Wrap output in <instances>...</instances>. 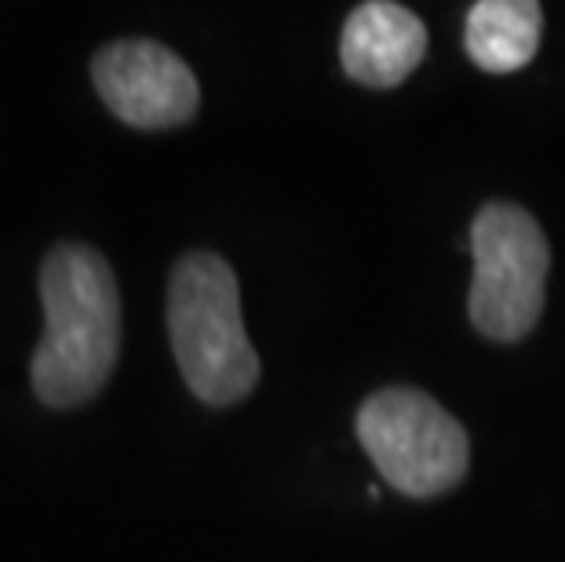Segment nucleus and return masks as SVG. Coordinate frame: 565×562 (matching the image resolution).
I'll return each mask as SVG.
<instances>
[{
  "label": "nucleus",
  "mask_w": 565,
  "mask_h": 562,
  "mask_svg": "<svg viewBox=\"0 0 565 562\" xmlns=\"http://www.w3.org/2000/svg\"><path fill=\"white\" fill-rule=\"evenodd\" d=\"M41 304L33 394L52 410H77L103 391L121 354V293L110 263L88 245H55L41 267Z\"/></svg>",
  "instance_id": "1"
},
{
  "label": "nucleus",
  "mask_w": 565,
  "mask_h": 562,
  "mask_svg": "<svg viewBox=\"0 0 565 562\" xmlns=\"http://www.w3.org/2000/svg\"><path fill=\"white\" fill-rule=\"evenodd\" d=\"M168 340L186 388L209 405H234L259 380V354L242 321L237 274L215 253H186L168 278Z\"/></svg>",
  "instance_id": "2"
},
{
  "label": "nucleus",
  "mask_w": 565,
  "mask_h": 562,
  "mask_svg": "<svg viewBox=\"0 0 565 562\" xmlns=\"http://www.w3.org/2000/svg\"><path fill=\"white\" fill-rule=\"evenodd\" d=\"M471 326L497 343L529 337L544 310L551 267V248L540 223L514 201H489L471 223Z\"/></svg>",
  "instance_id": "3"
},
{
  "label": "nucleus",
  "mask_w": 565,
  "mask_h": 562,
  "mask_svg": "<svg viewBox=\"0 0 565 562\" xmlns=\"http://www.w3.org/2000/svg\"><path fill=\"white\" fill-rule=\"evenodd\" d=\"M358 438L405 497H438L467 475L471 442L456 416L416 388L376 391L358 413Z\"/></svg>",
  "instance_id": "4"
},
{
  "label": "nucleus",
  "mask_w": 565,
  "mask_h": 562,
  "mask_svg": "<svg viewBox=\"0 0 565 562\" xmlns=\"http://www.w3.org/2000/svg\"><path fill=\"white\" fill-rule=\"evenodd\" d=\"M92 81L114 117L131 128L186 125L201 106L198 77L175 52L153 41H117L92 59Z\"/></svg>",
  "instance_id": "5"
},
{
  "label": "nucleus",
  "mask_w": 565,
  "mask_h": 562,
  "mask_svg": "<svg viewBox=\"0 0 565 562\" xmlns=\"http://www.w3.org/2000/svg\"><path fill=\"white\" fill-rule=\"evenodd\" d=\"M427 30L419 15L391 0H369L343 22L340 63L365 88H394L424 63Z\"/></svg>",
  "instance_id": "6"
},
{
  "label": "nucleus",
  "mask_w": 565,
  "mask_h": 562,
  "mask_svg": "<svg viewBox=\"0 0 565 562\" xmlns=\"http://www.w3.org/2000/svg\"><path fill=\"white\" fill-rule=\"evenodd\" d=\"M544 11L533 0H482L467 15V55L486 74H514L536 55Z\"/></svg>",
  "instance_id": "7"
}]
</instances>
